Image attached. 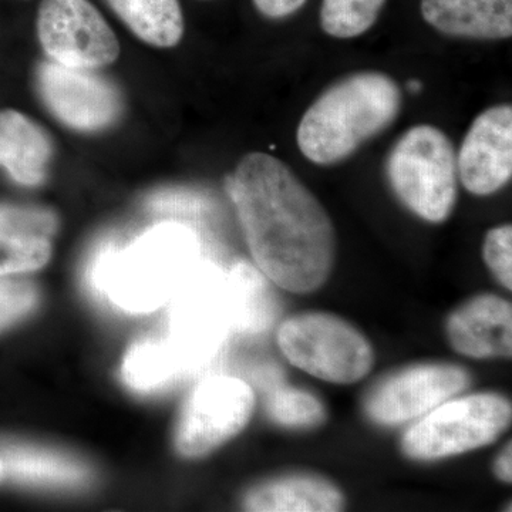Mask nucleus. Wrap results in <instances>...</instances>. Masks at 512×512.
I'll use <instances>...</instances> for the list:
<instances>
[{"instance_id":"nucleus-28","label":"nucleus","mask_w":512,"mask_h":512,"mask_svg":"<svg viewBox=\"0 0 512 512\" xmlns=\"http://www.w3.org/2000/svg\"><path fill=\"white\" fill-rule=\"evenodd\" d=\"M410 87H412V90L414 92V90H419L420 89V83L419 82H412V84H410Z\"/></svg>"},{"instance_id":"nucleus-18","label":"nucleus","mask_w":512,"mask_h":512,"mask_svg":"<svg viewBox=\"0 0 512 512\" xmlns=\"http://www.w3.org/2000/svg\"><path fill=\"white\" fill-rule=\"evenodd\" d=\"M245 507L256 512H333L342 510L343 495L322 478L286 477L256 487L245 498Z\"/></svg>"},{"instance_id":"nucleus-17","label":"nucleus","mask_w":512,"mask_h":512,"mask_svg":"<svg viewBox=\"0 0 512 512\" xmlns=\"http://www.w3.org/2000/svg\"><path fill=\"white\" fill-rule=\"evenodd\" d=\"M3 477L15 483L43 487H80L90 480V470L76 458L25 446L0 444Z\"/></svg>"},{"instance_id":"nucleus-10","label":"nucleus","mask_w":512,"mask_h":512,"mask_svg":"<svg viewBox=\"0 0 512 512\" xmlns=\"http://www.w3.org/2000/svg\"><path fill=\"white\" fill-rule=\"evenodd\" d=\"M37 89L47 109L67 127L97 131L119 119L123 103L116 87L92 70L49 60L37 70Z\"/></svg>"},{"instance_id":"nucleus-15","label":"nucleus","mask_w":512,"mask_h":512,"mask_svg":"<svg viewBox=\"0 0 512 512\" xmlns=\"http://www.w3.org/2000/svg\"><path fill=\"white\" fill-rule=\"evenodd\" d=\"M421 15L447 36L503 40L512 35V0H421Z\"/></svg>"},{"instance_id":"nucleus-27","label":"nucleus","mask_w":512,"mask_h":512,"mask_svg":"<svg viewBox=\"0 0 512 512\" xmlns=\"http://www.w3.org/2000/svg\"><path fill=\"white\" fill-rule=\"evenodd\" d=\"M512 451H511V443H508V446L505 447L503 453L498 457L497 463H495V474L500 480H503L504 483H511L512 481Z\"/></svg>"},{"instance_id":"nucleus-13","label":"nucleus","mask_w":512,"mask_h":512,"mask_svg":"<svg viewBox=\"0 0 512 512\" xmlns=\"http://www.w3.org/2000/svg\"><path fill=\"white\" fill-rule=\"evenodd\" d=\"M447 333L460 355L474 359L510 357L511 303L494 295L478 296L450 316Z\"/></svg>"},{"instance_id":"nucleus-23","label":"nucleus","mask_w":512,"mask_h":512,"mask_svg":"<svg viewBox=\"0 0 512 512\" xmlns=\"http://www.w3.org/2000/svg\"><path fill=\"white\" fill-rule=\"evenodd\" d=\"M266 409L276 423L289 429H312L326 420L325 407L318 397L281 384L269 389Z\"/></svg>"},{"instance_id":"nucleus-24","label":"nucleus","mask_w":512,"mask_h":512,"mask_svg":"<svg viewBox=\"0 0 512 512\" xmlns=\"http://www.w3.org/2000/svg\"><path fill=\"white\" fill-rule=\"evenodd\" d=\"M36 302L35 286L0 275V330L28 315Z\"/></svg>"},{"instance_id":"nucleus-22","label":"nucleus","mask_w":512,"mask_h":512,"mask_svg":"<svg viewBox=\"0 0 512 512\" xmlns=\"http://www.w3.org/2000/svg\"><path fill=\"white\" fill-rule=\"evenodd\" d=\"M386 0H323L320 26L338 39H352L366 33L379 19Z\"/></svg>"},{"instance_id":"nucleus-1","label":"nucleus","mask_w":512,"mask_h":512,"mask_svg":"<svg viewBox=\"0 0 512 512\" xmlns=\"http://www.w3.org/2000/svg\"><path fill=\"white\" fill-rule=\"evenodd\" d=\"M262 274L295 293L316 291L335 262V228L318 198L274 156L249 153L227 184Z\"/></svg>"},{"instance_id":"nucleus-14","label":"nucleus","mask_w":512,"mask_h":512,"mask_svg":"<svg viewBox=\"0 0 512 512\" xmlns=\"http://www.w3.org/2000/svg\"><path fill=\"white\" fill-rule=\"evenodd\" d=\"M57 221L35 208L0 207V275L36 271L50 258Z\"/></svg>"},{"instance_id":"nucleus-7","label":"nucleus","mask_w":512,"mask_h":512,"mask_svg":"<svg viewBox=\"0 0 512 512\" xmlns=\"http://www.w3.org/2000/svg\"><path fill=\"white\" fill-rule=\"evenodd\" d=\"M170 336L191 372L208 365L232 332L227 275L212 265H197L174 293Z\"/></svg>"},{"instance_id":"nucleus-25","label":"nucleus","mask_w":512,"mask_h":512,"mask_svg":"<svg viewBox=\"0 0 512 512\" xmlns=\"http://www.w3.org/2000/svg\"><path fill=\"white\" fill-rule=\"evenodd\" d=\"M484 259L504 288H512V227L491 229L484 241Z\"/></svg>"},{"instance_id":"nucleus-29","label":"nucleus","mask_w":512,"mask_h":512,"mask_svg":"<svg viewBox=\"0 0 512 512\" xmlns=\"http://www.w3.org/2000/svg\"><path fill=\"white\" fill-rule=\"evenodd\" d=\"M3 478H5V477H3V467H2V463H0V481H2Z\"/></svg>"},{"instance_id":"nucleus-3","label":"nucleus","mask_w":512,"mask_h":512,"mask_svg":"<svg viewBox=\"0 0 512 512\" xmlns=\"http://www.w3.org/2000/svg\"><path fill=\"white\" fill-rule=\"evenodd\" d=\"M403 106V94L392 77L379 72L355 73L330 86L303 114L296 141L316 165H335L387 130Z\"/></svg>"},{"instance_id":"nucleus-9","label":"nucleus","mask_w":512,"mask_h":512,"mask_svg":"<svg viewBox=\"0 0 512 512\" xmlns=\"http://www.w3.org/2000/svg\"><path fill=\"white\" fill-rule=\"evenodd\" d=\"M251 386L237 377L214 376L198 384L178 424L175 446L184 457H201L244 429L254 412Z\"/></svg>"},{"instance_id":"nucleus-4","label":"nucleus","mask_w":512,"mask_h":512,"mask_svg":"<svg viewBox=\"0 0 512 512\" xmlns=\"http://www.w3.org/2000/svg\"><path fill=\"white\" fill-rule=\"evenodd\" d=\"M394 194L421 220L440 224L457 201V156L440 128L420 124L399 138L387 160Z\"/></svg>"},{"instance_id":"nucleus-20","label":"nucleus","mask_w":512,"mask_h":512,"mask_svg":"<svg viewBox=\"0 0 512 512\" xmlns=\"http://www.w3.org/2000/svg\"><path fill=\"white\" fill-rule=\"evenodd\" d=\"M131 32L148 45L168 49L184 35V16L178 0H107Z\"/></svg>"},{"instance_id":"nucleus-16","label":"nucleus","mask_w":512,"mask_h":512,"mask_svg":"<svg viewBox=\"0 0 512 512\" xmlns=\"http://www.w3.org/2000/svg\"><path fill=\"white\" fill-rule=\"evenodd\" d=\"M50 137L35 121L15 110L0 111V167L16 183L36 187L52 160Z\"/></svg>"},{"instance_id":"nucleus-12","label":"nucleus","mask_w":512,"mask_h":512,"mask_svg":"<svg viewBox=\"0 0 512 512\" xmlns=\"http://www.w3.org/2000/svg\"><path fill=\"white\" fill-rule=\"evenodd\" d=\"M457 171L461 183L474 195H491L512 177V107H490L471 124L460 153Z\"/></svg>"},{"instance_id":"nucleus-11","label":"nucleus","mask_w":512,"mask_h":512,"mask_svg":"<svg viewBox=\"0 0 512 512\" xmlns=\"http://www.w3.org/2000/svg\"><path fill=\"white\" fill-rule=\"evenodd\" d=\"M470 375L460 366L423 365L387 379L370 394L366 412L383 426H397L436 409L470 386Z\"/></svg>"},{"instance_id":"nucleus-2","label":"nucleus","mask_w":512,"mask_h":512,"mask_svg":"<svg viewBox=\"0 0 512 512\" xmlns=\"http://www.w3.org/2000/svg\"><path fill=\"white\" fill-rule=\"evenodd\" d=\"M198 242L190 229L164 224L127 249L104 245L89 269L90 286L123 311L147 313L173 298L197 266Z\"/></svg>"},{"instance_id":"nucleus-6","label":"nucleus","mask_w":512,"mask_h":512,"mask_svg":"<svg viewBox=\"0 0 512 512\" xmlns=\"http://www.w3.org/2000/svg\"><path fill=\"white\" fill-rule=\"evenodd\" d=\"M279 348L293 366L325 382L349 384L373 366L372 346L349 323L325 313H305L282 323Z\"/></svg>"},{"instance_id":"nucleus-21","label":"nucleus","mask_w":512,"mask_h":512,"mask_svg":"<svg viewBox=\"0 0 512 512\" xmlns=\"http://www.w3.org/2000/svg\"><path fill=\"white\" fill-rule=\"evenodd\" d=\"M190 373L187 360L168 338L137 343L127 353L123 365L124 380L138 392L160 389Z\"/></svg>"},{"instance_id":"nucleus-8","label":"nucleus","mask_w":512,"mask_h":512,"mask_svg":"<svg viewBox=\"0 0 512 512\" xmlns=\"http://www.w3.org/2000/svg\"><path fill=\"white\" fill-rule=\"evenodd\" d=\"M37 36L47 57L74 69H101L120 55L113 29L89 0H43Z\"/></svg>"},{"instance_id":"nucleus-5","label":"nucleus","mask_w":512,"mask_h":512,"mask_svg":"<svg viewBox=\"0 0 512 512\" xmlns=\"http://www.w3.org/2000/svg\"><path fill=\"white\" fill-rule=\"evenodd\" d=\"M511 404L481 393L441 403L404 433V454L413 460H440L494 443L511 423Z\"/></svg>"},{"instance_id":"nucleus-19","label":"nucleus","mask_w":512,"mask_h":512,"mask_svg":"<svg viewBox=\"0 0 512 512\" xmlns=\"http://www.w3.org/2000/svg\"><path fill=\"white\" fill-rule=\"evenodd\" d=\"M232 332L258 335L274 325L279 305L261 271L238 262L227 275Z\"/></svg>"},{"instance_id":"nucleus-26","label":"nucleus","mask_w":512,"mask_h":512,"mask_svg":"<svg viewBox=\"0 0 512 512\" xmlns=\"http://www.w3.org/2000/svg\"><path fill=\"white\" fill-rule=\"evenodd\" d=\"M308 0H254L255 8L268 19H285L305 6Z\"/></svg>"}]
</instances>
